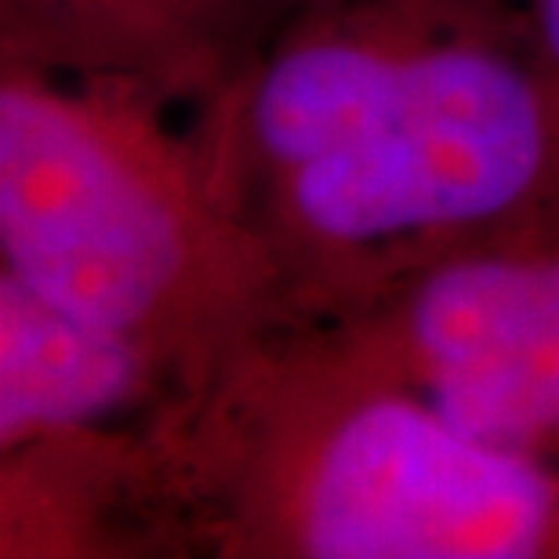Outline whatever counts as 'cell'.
<instances>
[{"mask_svg": "<svg viewBox=\"0 0 559 559\" xmlns=\"http://www.w3.org/2000/svg\"><path fill=\"white\" fill-rule=\"evenodd\" d=\"M186 128L298 320L559 215V70L516 0H295Z\"/></svg>", "mask_w": 559, "mask_h": 559, "instance_id": "1", "label": "cell"}, {"mask_svg": "<svg viewBox=\"0 0 559 559\" xmlns=\"http://www.w3.org/2000/svg\"><path fill=\"white\" fill-rule=\"evenodd\" d=\"M156 556L559 559V468L479 440L320 323L150 425Z\"/></svg>", "mask_w": 559, "mask_h": 559, "instance_id": "2", "label": "cell"}, {"mask_svg": "<svg viewBox=\"0 0 559 559\" xmlns=\"http://www.w3.org/2000/svg\"><path fill=\"white\" fill-rule=\"evenodd\" d=\"M0 270L139 342L182 396L298 323L167 103L19 62H0Z\"/></svg>", "mask_w": 559, "mask_h": 559, "instance_id": "3", "label": "cell"}, {"mask_svg": "<svg viewBox=\"0 0 559 559\" xmlns=\"http://www.w3.org/2000/svg\"><path fill=\"white\" fill-rule=\"evenodd\" d=\"M309 323L465 432L559 468L556 222L465 248Z\"/></svg>", "mask_w": 559, "mask_h": 559, "instance_id": "4", "label": "cell"}, {"mask_svg": "<svg viewBox=\"0 0 559 559\" xmlns=\"http://www.w3.org/2000/svg\"><path fill=\"white\" fill-rule=\"evenodd\" d=\"M295 0H0V62L197 106Z\"/></svg>", "mask_w": 559, "mask_h": 559, "instance_id": "5", "label": "cell"}, {"mask_svg": "<svg viewBox=\"0 0 559 559\" xmlns=\"http://www.w3.org/2000/svg\"><path fill=\"white\" fill-rule=\"evenodd\" d=\"M178 396L150 349L0 270V451L153 425Z\"/></svg>", "mask_w": 559, "mask_h": 559, "instance_id": "6", "label": "cell"}, {"mask_svg": "<svg viewBox=\"0 0 559 559\" xmlns=\"http://www.w3.org/2000/svg\"><path fill=\"white\" fill-rule=\"evenodd\" d=\"M0 556H156L150 425L44 436L0 451Z\"/></svg>", "mask_w": 559, "mask_h": 559, "instance_id": "7", "label": "cell"}, {"mask_svg": "<svg viewBox=\"0 0 559 559\" xmlns=\"http://www.w3.org/2000/svg\"><path fill=\"white\" fill-rule=\"evenodd\" d=\"M538 51L559 70V0H516Z\"/></svg>", "mask_w": 559, "mask_h": 559, "instance_id": "8", "label": "cell"}, {"mask_svg": "<svg viewBox=\"0 0 559 559\" xmlns=\"http://www.w3.org/2000/svg\"><path fill=\"white\" fill-rule=\"evenodd\" d=\"M556 226H559V215H556Z\"/></svg>", "mask_w": 559, "mask_h": 559, "instance_id": "9", "label": "cell"}]
</instances>
